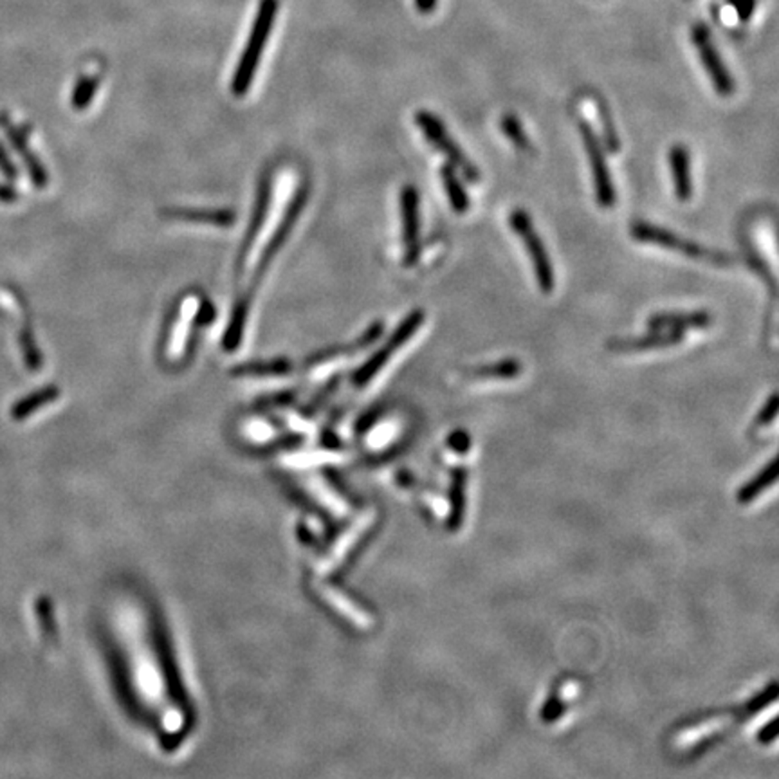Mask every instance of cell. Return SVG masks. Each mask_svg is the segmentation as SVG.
<instances>
[{"label": "cell", "mask_w": 779, "mask_h": 779, "mask_svg": "<svg viewBox=\"0 0 779 779\" xmlns=\"http://www.w3.org/2000/svg\"><path fill=\"white\" fill-rule=\"evenodd\" d=\"M276 13H278V0H261L260 2L248 43L241 54V60L237 63V69H235V74L232 80V92L235 96H246L252 89V83H253L257 69H259L261 52L265 49L272 24L276 20Z\"/></svg>", "instance_id": "obj_1"}, {"label": "cell", "mask_w": 779, "mask_h": 779, "mask_svg": "<svg viewBox=\"0 0 779 779\" xmlns=\"http://www.w3.org/2000/svg\"><path fill=\"white\" fill-rule=\"evenodd\" d=\"M630 235L637 242L653 244V246L664 248L668 252L680 253V255H684L688 259L708 261V263H713V265H718V267H727V265H733L736 261L729 253L704 248L702 244L688 241V239L673 233L668 228H662V226H657V224H651V223H646V221H635L630 226Z\"/></svg>", "instance_id": "obj_2"}, {"label": "cell", "mask_w": 779, "mask_h": 779, "mask_svg": "<svg viewBox=\"0 0 779 779\" xmlns=\"http://www.w3.org/2000/svg\"><path fill=\"white\" fill-rule=\"evenodd\" d=\"M415 125L421 128V132L430 141V145L433 148H437L450 161V165L462 174V177L468 183H473V185L480 183V179H482L480 170L471 163V159L466 156V152L457 145V141L451 138L446 125L442 123V119L437 114H433L430 110H417L415 112Z\"/></svg>", "instance_id": "obj_3"}, {"label": "cell", "mask_w": 779, "mask_h": 779, "mask_svg": "<svg viewBox=\"0 0 779 779\" xmlns=\"http://www.w3.org/2000/svg\"><path fill=\"white\" fill-rule=\"evenodd\" d=\"M509 226L515 232V235L521 239V242L525 246V252H527L530 263H532L536 283H537L539 290L543 294H550L554 290V285H556L554 265H552V260H550V255H548L541 237L537 235V232L530 221V215L521 208L513 210L509 215Z\"/></svg>", "instance_id": "obj_4"}, {"label": "cell", "mask_w": 779, "mask_h": 779, "mask_svg": "<svg viewBox=\"0 0 779 779\" xmlns=\"http://www.w3.org/2000/svg\"><path fill=\"white\" fill-rule=\"evenodd\" d=\"M579 127V134L586 150V157H588V165L592 170V179H594V192H595V201L603 210H610L615 206L617 201V194H615V186H613V179L610 174V166L606 161V152L603 143L599 141L594 127L584 121L579 119L577 121Z\"/></svg>", "instance_id": "obj_5"}, {"label": "cell", "mask_w": 779, "mask_h": 779, "mask_svg": "<svg viewBox=\"0 0 779 779\" xmlns=\"http://www.w3.org/2000/svg\"><path fill=\"white\" fill-rule=\"evenodd\" d=\"M424 318H426V314H424V310L423 309H413L397 327H395V330L392 332V336L388 337V341L375 352V354H372L370 357H368V361L356 372V375H354V383L356 385H359V386H363V385H366L368 381H372L377 374H379V370L390 361V357L401 348V347H404L413 336H415V332L423 327V323H424Z\"/></svg>", "instance_id": "obj_6"}, {"label": "cell", "mask_w": 779, "mask_h": 779, "mask_svg": "<svg viewBox=\"0 0 779 779\" xmlns=\"http://www.w3.org/2000/svg\"><path fill=\"white\" fill-rule=\"evenodd\" d=\"M403 226V265L413 267L421 259V194L413 185H404L399 194Z\"/></svg>", "instance_id": "obj_7"}, {"label": "cell", "mask_w": 779, "mask_h": 779, "mask_svg": "<svg viewBox=\"0 0 779 779\" xmlns=\"http://www.w3.org/2000/svg\"><path fill=\"white\" fill-rule=\"evenodd\" d=\"M691 40L698 51L700 62H702L715 90L724 98L731 96L735 92L736 85H735V80H733L727 65L724 63V60H722V56H720V52H718V49L711 38L709 27L706 24H695L691 29Z\"/></svg>", "instance_id": "obj_8"}, {"label": "cell", "mask_w": 779, "mask_h": 779, "mask_svg": "<svg viewBox=\"0 0 779 779\" xmlns=\"http://www.w3.org/2000/svg\"><path fill=\"white\" fill-rule=\"evenodd\" d=\"M307 199H309V186H307L305 183H301V185L298 186L296 194L292 195V199H290L289 206L285 208V214H283V217H281V221H280V224H278V228H276V232H274V235L271 237V241L267 242V246H265V250H263V253H261V257H260L259 267H257V271H255V280H253L255 283H257L260 278H261L263 271L269 267L271 260L274 259V257L278 255V252H280V250H281V246L285 244V241H287V237L290 235V232H292V228H294V224H296V221H298L299 214L303 212V208H305V204H307Z\"/></svg>", "instance_id": "obj_9"}, {"label": "cell", "mask_w": 779, "mask_h": 779, "mask_svg": "<svg viewBox=\"0 0 779 779\" xmlns=\"http://www.w3.org/2000/svg\"><path fill=\"white\" fill-rule=\"evenodd\" d=\"M0 127H2L9 145L13 147V150L24 161L27 174H29V179L34 185V188L43 190L49 185V174H47V168L43 166V163L38 159V156L31 150L27 132L24 128H20L18 125H14L5 110H0Z\"/></svg>", "instance_id": "obj_10"}, {"label": "cell", "mask_w": 779, "mask_h": 779, "mask_svg": "<svg viewBox=\"0 0 779 779\" xmlns=\"http://www.w3.org/2000/svg\"><path fill=\"white\" fill-rule=\"evenodd\" d=\"M684 341L682 330L664 328V330H651L644 336L637 337H617L608 341V350L621 352V354H633V352H648L657 348H670Z\"/></svg>", "instance_id": "obj_11"}, {"label": "cell", "mask_w": 779, "mask_h": 779, "mask_svg": "<svg viewBox=\"0 0 779 779\" xmlns=\"http://www.w3.org/2000/svg\"><path fill=\"white\" fill-rule=\"evenodd\" d=\"M163 215L170 221L206 224L217 228H232L237 223V215L228 208H166Z\"/></svg>", "instance_id": "obj_12"}, {"label": "cell", "mask_w": 779, "mask_h": 779, "mask_svg": "<svg viewBox=\"0 0 779 779\" xmlns=\"http://www.w3.org/2000/svg\"><path fill=\"white\" fill-rule=\"evenodd\" d=\"M648 328L651 330H689V328H708L713 325V316L708 310H670L657 312L648 318Z\"/></svg>", "instance_id": "obj_13"}, {"label": "cell", "mask_w": 779, "mask_h": 779, "mask_svg": "<svg viewBox=\"0 0 779 779\" xmlns=\"http://www.w3.org/2000/svg\"><path fill=\"white\" fill-rule=\"evenodd\" d=\"M670 170L673 179L675 197L680 203H688L693 197V177H691V156L686 145L675 143L668 154Z\"/></svg>", "instance_id": "obj_14"}, {"label": "cell", "mask_w": 779, "mask_h": 779, "mask_svg": "<svg viewBox=\"0 0 779 779\" xmlns=\"http://www.w3.org/2000/svg\"><path fill=\"white\" fill-rule=\"evenodd\" d=\"M271 186H272L271 174L265 172L261 176V179H260L257 203H255V210H253V215H252V221H250V228L246 232L244 241H242L241 261H244V259L250 255V252H252V248L255 244V239L259 237L260 230H261V226L265 223L267 210H269V201H271Z\"/></svg>", "instance_id": "obj_15"}, {"label": "cell", "mask_w": 779, "mask_h": 779, "mask_svg": "<svg viewBox=\"0 0 779 779\" xmlns=\"http://www.w3.org/2000/svg\"><path fill=\"white\" fill-rule=\"evenodd\" d=\"M248 314H250V296H241L232 310L230 316V323L224 330L223 336V348L226 352H235L242 341L244 330H246V323H248Z\"/></svg>", "instance_id": "obj_16"}, {"label": "cell", "mask_w": 779, "mask_h": 779, "mask_svg": "<svg viewBox=\"0 0 779 779\" xmlns=\"http://www.w3.org/2000/svg\"><path fill=\"white\" fill-rule=\"evenodd\" d=\"M441 179H442V186H444V192L448 195L451 210L459 215L466 214L471 206V201H470V194H468L461 176L457 174V170L451 165H444L441 168Z\"/></svg>", "instance_id": "obj_17"}, {"label": "cell", "mask_w": 779, "mask_h": 779, "mask_svg": "<svg viewBox=\"0 0 779 779\" xmlns=\"http://www.w3.org/2000/svg\"><path fill=\"white\" fill-rule=\"evenodd\" d=\"M521 372H523V365L518 359L509 357V359H500L497 363L477 366L470 372V377L477 381H508V379H517Z\"/></svg>", "instance_id": "obj_18"}, {"label": "cell", "mask_w": 779, "mask_h": 779, "mask_svg": "<svg viewBox=\"0 0 779 779\" xmlns=\"http://www.w3.org/2000/svg\"><path fill=\"white\" fill-rule=\"evenodd\" d=\"M58 395H60V390H58L56 386H45V388H40L38 392L29 394L27 397L20 399V401L11 408V417H13V419H16V421H22V419H25L27 415L34 413L38 408H42V406L49 404L51 401H54Z\"/></svg>", "instance_id": "obj_19"}, {"label": "cell", "mask_w": 779, "mask_h": 779, "mask_svg": "<svg viewBox=\"0 0 779 779\" xmlns=\"http://www.w3.org/2000/svg\"><path fill=\"white\" fill-rule=\"evenodd\" d=\"M290 370V363L287 359H272L263 363H248L237 366L233 372L237 375H252V377H269V375H283Z\"/></svg>", "instance_id": "obj_20"}, {"label": "cell", "mask_w": 779, "mask_h": 779, "mask_svg": "<svg viewBox=\"0 0 779 779\" xmlns=\"http://www.w3.org/2000/svg\"><path fill=\"white\" fill-rule=\"evenodd\" d=\"M500 128L504 132V136L515 145V148L519 152H532V145L528 136L525 134V128L521 125L518 118L515 114H504L500 119Z\"/></svg>", "instance_id": "obj_21"}, {"label": "cell", "mask_w": 779, "mask_h": 779, "mask_svg": "<svg viewBox=\"0 0 779 779\" xmlns=\"http://www.w3.org/2000/svg\"><path fill=\"white\" fill-rule=\"evenodd\" d=\"M18 347H20L24 363H25V366L29 370L34 372V370H38L43 365L42 354H40V350L36 347V341H34V336H33V330H31L29 325H24L20 328V332H18Z\"/></svg>", "instance_id": "obj_22"}, {"label": "cell", "mask_w": 779, "mask_h": 779, "mask_svg": "<svg viewBox=\"0 0 779 779\" xmlns=\"http://www.w3.org/2000/svg\"><path fill=\"white\" fill-rule=\"evenodd\" d=\"M774 486H776V462L773 464V468H771L769 475L762 473L756 480L749 482V484L742 489V493H740V502H742V504L756 502V500H760V499L767 493V489H773Z\"/></svg>", "instance_id": "obj_23"}, {"label": "cell", "mask_w": 779, "mask_h": 779, "mask_svg": "<svg viewBox=\"0 0 779 779\" xmlns=\"http://www.w3.org/2000/svg\"><path fill=\"white\" fill-rule=\"evenodd\" d=\"M98 83H100L98 76L80 78L72 94H71V107L74 110H85L94 100V94L98 90Z\"/></svg>", "instance_id": "obj_24"}, {"label": "cell", "mask_w": 779, "mask_h": 779, "mask_svg": "<svg viewBox=\"0 0 779 779\" xmlns=\"http://www.w3.org/2000/svg\"><path fill=\"white\" fill-rule=\"evenodd\" d=\"M595 105H597V114H599V121H601V127H603V139H604V143H606V148H608L610 152H619V148H621V141H619V136H617V132H615L613 121H612V118H610L608 107H606V105H604V101H601V100H597V101H595Z\"/></svg>", "instance_id": "obj_25"}, {"label": "cell", "mask_w": 779, "mask_h": 779, "mask_svg": "<svg viewBox=\"0 0 779 779\" xmlns=\"http://www.w3.org/2000/svg\"><path fill=\"white\" fill-rule=\"evenodd\" d=\"M383 332H385V323L383 321H374L354 343H352V347H354V350H361V348H366V347H370V345H374L381 336H383Z\"/></svg>", "instance_id": "obj_26"}, {"label": "cell", "mask_w": 779, "mask_h": 779, "mask_svg": "<svg viewBox=\"0 0 779 779\" xmlns=\"http://www.w3.org/2000/svg\"><path fill=\"white\" fill-rule=\"evenodd\" d=\"M215 316H217L215 305L210 299H204L201 303L197 314H195V325L197 327H206V325H210L215 319Z\"/></svg>", "instance_id": "obj_27"}, {"label": "cell", "mask_w": 779, "mask_h": 779, "mask_svg": "<svg viewBox=\"0 0 779 779\" xmlns=\"http://www.w3.org/2000/svg\"><path fill=\"white\" fill-rule=\"evenodd\" d=\"M729 4L735 7V11L742 22L751 20L755 14V9H756V0H729Z\"/></svg>", "instance_id": "obj_28"}, {"label": "cell", "mask_w": 779, "mask_h": 779, "mask_svg": "<svg viewBox=\"0 0 779 779\" xmlns=\"http://www.w3.org/2000/svg\"><path fill=\"white\" fill-rule=\"evenodd\" d=\"M0 174H2L7 181H16V179H18L16 166L13 165V161H11L9 154L5 152V148L2 147V141H0Z\"/></svg>", "instance_id": "obj_29"}, {"label": "cell", "mask_w": 779, "mask_h": 779, "mask_svg": "<svg viewBox=\"0 0 779 779\" xmlns=\"http://www.w3.org/2000/svg\"><path fill=\"white\" fill-rule=\"evenodd\" d=\"M776 413H778V404H776V394H773L771 395V399H769V403L764 406V410H762V413L758 415V426H769V424H773L774 423V419H776Z\"/></svg>", "instance_id": "obj_30"}, {"label": "cell", "mask_w": 779, "mask_h": 779, "mask_svg": "<svg viewBox=\"0 0 779 779\" xmlns=\"http://www.w3.org/2000/svg\"><path fill=\"white\" fill-rule=\"evenodd\" d=\"M18 201V194L14 188L7 186V185H0V203L4 204H13Z\"/></svg>", "instance_id": "obj_31"}, {"label": "cell", "mask_w": 779, "mask_h": 779, "mask_svg": "<svg viewBox=\"0 0 779 779\" xmlns=\"http://www.w3.org/2000/svg\"><path fill=\"white\" fill-rule=\"evenodd\" d=\"M437 4H439V0H415V7H417L423 14H428V13L435 11V9H437Z\"/></svg>", "instance_id": "obj_32"}]
</instances>
